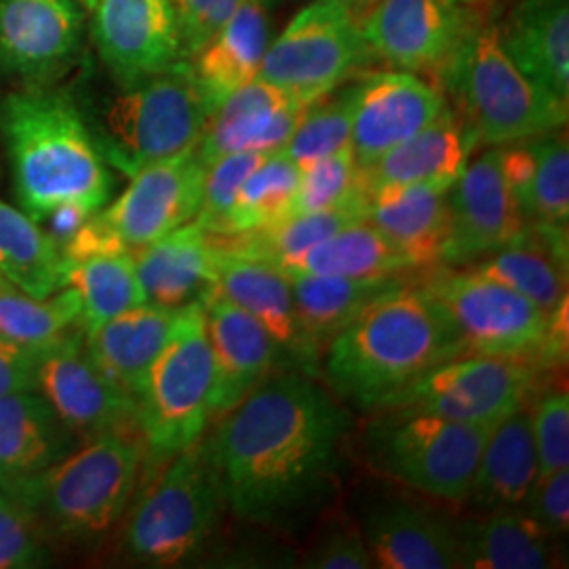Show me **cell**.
<instances>
[{
	"label": "cell",
	"instance_id": "36",
	"mask_svg": "<svg viewBox=\"0 0 569 569\" xmlns=\"http://www.w3.org/2000/svg\"><path fill=\"white\" fill-rule=\"evenodd\" d=\"M416 268L406 253L378 230L366 218L345 226L323 243L315 244L305 256L284 272L352 277V279H378V277H403Z\"/></svg>",
	"mask_w": 569,
	"mask_h": 569
},
{
	"label": "cell",
	"instance_id": "13",
	"mask_svg": "<svg viewBox=\"0 0 569 569\" xmlns=\"http://www.w3.org/2000/svg\"><path fill=\"white\" fill-rule=\"evenodd\" d=\"M34 390L81 441L138 428L136 399L93 363L84 346V327L34 348Z\"/></svg>",
	"mask_w": 569,
	"mask_h": 569
},
{
	"label": "cell",
	"instance_id": "24",
	"mask_svg": "<svg viewBox=\"0 0 569 569\" xmlns=\"http://www.w3.org/2000/svg\"><path fill=\"white\" fill-rule=\"evenodd\" d=\"M448 190L432 183H388L366 194L363 216L397 244L413 268L443 264L448 256Z\"/></svg>",
	"mask_w": 569,
	"mask_h": 569
},
{
	"label": "cell",
	"instance_id": "21",
	"mask_svg": "<svg viewBox=\"0 0 569 569\" xmlns=\"http://www.w3.org/2000/svg\"><path fill=\"white\" fill-rule=\"evenodd\" d=\"M308 106L274 84L253 79L207 117L197 154L204 167L234 152L274 154L289 142Z\"/></svg>",
	"mask_w": 569,
	"mask_h": 569
},
{
	"label": "cell",
	"instance_id": "15",
	"mask_svg": "<svg viewBox=\"0 0 569 569\" xmlns=\"http://www.w3.org/2000/svg\"><path fill=\"white\" fill-rule=\"evenodd\" d=\"M204 169L197 148L148 164L129 178L114 203L98 213L127 247L152 243L194 220L203 197Z\"/></svg>",
	"mask_w": 569,
	"mask_h": 569
},
{
	"label": "cell",
	"instance_id": "6",
	"mask_svg": "<svg viewBox=\"0 0 569 569\" xmlns=\"http://www.w3.org/2000/svg\"><path fill=\"white\" fill-rule=\"evenodd\" d=\"M121 87L87 122L108 167L131 178L197 148L209 110L188 61Z\"/></svg>",
	"mask_w": 569,
	"mask_h": 569
},
{
	"label": "cell",
	"instance_id": "49",
	"mask_svg": "<svg viewBox=\"0 0 569 569\" xmlns=\"http://www.w3.org/2000/svg\"><path fill=\"white\" fill-rule=\"evenodd\" d=\"M528 515L550 536H561L569 528V470L561 468L536 479L528 502Z\"/></svg>",
	"mask_w": 569,
	"mask_h": 569
},
{
	"label": "cell",
	"instance_id": "48",
	"mask_svg": "<svg viewBox=\"0 0 569 569\" xmlns=\"http://www.w3.org/2000/svg\"><path fill=\"white\" fill-rule=\"evenodd\" d=\"M302 566L310 569L373 568L361 529L345 523L323 531L312 549L306 552Z\"/></svg>",
	"mask_w": 569,
	"mask_h": 569
},
{
	"label": "cell",
	"instance_id": "2",
	"mask_svg": "<svg viewBox=\"0 0 569 569\" xmlns=\"http://www.w3.org/2000/svg\"><path fill=\"white\" fill-rule=\"evenodd\" d=\"M321 357L336 397L373 409L462 348L427 289L403 283L361 310Z\"/></svg>",
	"mask_w": 569,
	"mask_h": 569
},
{
	"label": "cell",
	"instance_id": "37",
	"mask_svg": "<svg viewBox=\"0 0 569 569\" xmlns=\"http://www.w3.org/2000/svg\"><path fill=\"white\" fill-rule=\"evenodd\" d=\"M361 218H366L363 204H346L317 213L289 216L274 224L247 230L232 237L211 234V239L232 253L277 266L284 272L287 268L296 264L308 249L323 243L331 234Z\"/></svg>",
	"mask_w": 569,
	"mask_h": 569
},
{
	"label": "cell",
	"instance_id": "25",
	"mask_svg": "<svg viewBox=\"0 0 569 569\" xmlns=\"http://www.w3.org/2000/svg\"><path fill=\"white\" fill-rule=\"evenodd\" d=\"M479 143L449 106L406 142L390 148L373 163L359 167V190L388 183H432L449 188L465 171Z\"/></svg>",
	"mask_w": 569,
	"mask_h": 569
},
{
	"label": "cell",
	"instance_id": "50",
	"mask_svg": "<svg viewBox=\"0 0 569 569\" xmlns=\"http://www.w3.org/2000/svg\"><path fill=\"white\" fill-rule=\"evenodd\" d=\"M34 388V350L0 333V397Z\"/></svg>",
	"mask_w": 569,
	"mask_h": 569
},
{
	"label": "cell",
	"instance_id": "39",
	"mask_svg": "<svg viewBox=\"0 0 569 569\" xmlns=\"http://www.w3.org/2000/svg\"><path fill=\"white\" fill-rule=\"evenodd\" d=\"M0 277L34 298H47L61 289L60 247L23 209L2 201Z\"/></svg>",
	"mask_w": 569,
	"mask_h": 569
},
{
	"label": "cell",
	"instance_id": "14",
	"mask_svg": "<svg viewBox=\"0 0 569 569\" xmlns=\"http://www.w3.org/2000/svg\"><path fill=\"white\" fill-rule=\"evenodd\" d=\"M467 21L456 0H366L361 32L392 70L437 77Z\"/></svg>",
	"mask_w": 569,
	"mask_h": 569
},
{
	"label": "cell",
	"instance_id": "8",
	"mask_svg": "<svg viewBox=\"0 0 569 569\" xmlns=\"http://www.w3.org/2000/svg\"><path fill=\"white\" fill-rule=\"evenodd\" d=\"M224 509L218 477L203 441L164 462L163 472L136 505L124 531L129 555L150 568L194 559Z\"/></svg>",
	"mask_w": 569,
	"mask_h": 569
},
{
	"label": "cell",
	"instance_id": "43",
	"mask_svg": "<svg viewBox=\"0 0 569 569\" xmlns=\"http://www.w3.org/2000/svg\"><path fill=\"white\" fill-rule=\"evenodd\" d=\"M363 203L366 197L359 190V163L352 146H346L326 159L300 169V182L289 207V216Z\"/></svg>",
	"mask_w": 569,
	"mask_h": 569
},
{
	"label": "cell",
	"instance_id": "41",
	"mask_svg": "<svg viewBox=\"0 0 569 569\" xmlns=\"http://www.w3.org/2000/svg\"><path fill=\"white\" fill-rule=\"evenodd\" d=\"M298 182V164L291 163L281 152L266 157L241 186L228 218L224 237L284 220L289 216Z\"/></svg>",
	"mask_w": 569,
	"mask_h": 569
},
{
	"label": "cell",
	"instance_id": "27",
	"mask_svg": "<svg viewBox=\"0 0 569 569\" xmlns=\"http://www.w3.org/2000/svg\"><path fill=\"white\" fill-rule=\"evenodd\" d=\"M496 26L515 66L569 103V0H517Z\"/></svg>",
	"mask_w": 569,
	"mask_h": 569
},
{
	"label": "cell",
	"instance_id": "5",
	"mask_svg": "<svg viewBox=\"0 0 569 569\" xmlns=\"http://www.w3.org/2000/svg\"><path fill=\"white\" fill-rule=\"evenodd\" d=\"M143 443L133 432L87 439L39 475L2 486L30 519L61 538L103 536L121 519L142 467Z\"/></svg>",
	"mask_w": 569,
	"mask_h": 569
},
{
	"label": "cell",
	"instance_id": "17",
	"mask_svg": "<svg viewBox=\"0 0 569 569\" xmlns=\"http://www.w3.org/2000/svg\"><path fill=\"white\" fill-rule=\"evenodd\" d=\"M91 11L93 42L121 84L183 63L171 0H96Z\"/></svg>",
	"mask_w": 569,
	"mask_h": 569
},
{
	"label": "cell",
	"instance_id": "51",
	"mask_svg": "<svg viewBox=\"0 0 569 569\" xmlns=\"http://www.w3.org/2000/svg\"><path fill=\"white\" fill-rule=\"evenodd\" d=\"M96 211L87 209L79 203H60L56 204L44 218L41 220V226L44 228V232L51 237V241L63 247L68 243L77 230L81 228Z\"/></svg>",
	"mask_w": 569,
	"mask_h": 569
},
{
	"label": "cell",
	"instance_id": "35",
	"mask_svg": "<svg viewBox=\"0 0 569 569\" xmlns=\"http://www.w3.org/2000/svg\"><path fill=\"white\" fill-rule=\"evenodd\" d=\"M460 568H552L555 536L540 528L528 512L496 510L456 526Z\"/></svg>",
	"mask_w": 569,
	"mask_h": 569
},
{
	"label": "cell",
	"instance_id": "34",
	"mask_svg": "<svg viewBox=\"0 0 569 569\" xmlns=\"http://www.w3.org/2000/svg\"><path fill=\"white\" fill-rule=\"evenodd\" d=\"M568 230L528 228V232L475 266L477 272L552 312L568 300Z\"/></svg>",
	"mask_w": 569,
	"mask_h": 569
},
{
	"label": "cell",
	"instance_id": "19",
	"mask_svg": "<svg viewBox=\"0 0 569 569\" xmlns=\"http://www.w3.org/2000/svg\"><path fill=\"white\" fill-rule=\"evenodd\" d=\"M82 9L79 0H0V70L41 81L79 51Z\"/></svg>",
	"mask_w": 569,
	"mask_h": 569
},
{
	"label": "cell",
	"instance_id": "32",
	"mask_svg": "<svg viewBox=\"0 0 569 569\" xmlns=\"http://www.w3.org/2000/svg\"><path fill=\"white\" fill-rule=\"evenodd\" d=\"M538 479V456L528 406H521L489 432L467 500L477 509H523Z\"/></svg>",
	"mask_w": 569,
	"mask_h": 569
},
{
	"label": "cell",
	"instance_id": "45",
	"mask_svg": "<svg viewBox=\"0 0 569 569\" xmlns=\"http://www.w3.org/2000/svg\"><path fill=\"white\" fill-rule=\"evenodd\" d=\"M531 435L538 456V477L569 468V395L549 390L529 407Z\"/></svg>",
	"mask_w": 569,
	"mask_h": 569
},
{
	"label": "cell",
	"instance_id": "38",
	"mask_svg": "<svg viewBox=\"0 0 569 569\" xmlns=\"http://www.w3.org/2000/svg\"><path fill=\"white\" fill-rule=\"evenodd\" d=\"M61 287L79 296L84 329L102 326L124 310L146 305L133 249L61 262Z\"/></svg>",
	"mask_w": 569,
	"mask_h": 569
},
{
	"label": "cell",
	"instance_id": "23",
	"mask_svg": "<svg viewBox=\"0 0 569 569\" xmlns=\"http://www.w3.org/2000/svg\"><path fill=\"white\" fill-rule=\"evenodd\" d=\"M211 244L216 274L213 287L264 327L270 338L281 348V352L305 367L306 371L315 369L317 363L306 350L296 317L291 284L283 270L232 253L213 239Z\"/></svg>",
	"mask_w": 569,
	"mask_h": 569
},
{
	"label": "cell",
	"instance_id": "31",
	"mask_svg": "<svg viewBox=\"0 0 569 569\" xmlns=\"http://www.w3.org/2000/svg\"><path fill=\"white\" fill-rule=\"evenodd\" d=\"M178 310L140 305L84 329V346L103 376L138 399L143 380L159 357Z\"/></svg>",
	"mask_w": 569,
	"mask_h": 569
},
{
	"label": "cell",
	"instance_id": "44",
	"mask_svg": "<svg viewBox=\"0 0 569 569\" xmlns=\"http://www.w3.org/2000/svg\"><path fill=\"white\" fill-rule=\"evenodd\" d=\"M266 157L262 152H234L220 157L204 169L203 197L194 222L207 234L224 237L228 218L234 199L249 173L260 167Z\"/></svg>",
	"mask_w": 569,
	"mask_h": 569
},
{
	"label": "cell",
	"instance_id": "18",
	"mask_svg": "<svg viewBox=\"0 0 569 569\" xmlns=\"http://www.w3.org/2000/svg\"><path fill=\"white\" fill-rule=\"evenodd\" d=\"M446 93L403 70L376 72L357 84L350 146L359 167L416 136L448 108Z\"/></svg>",
	"mask_w": 569,
	"mask_h": 569
},
{
	"label": "cell",
	"instance_id": "16",
	"mask_svg": "<svg viewBox=\"0 0 569 569\" xmlns=\"http://www.w3.org/2000/svg\"><path fill=\"white\" fill-rule=\"evenodd\" d=\"M448 209L449 264H472L528 232V222L502 173L500 146L468 161L460 178L449 186Z\"/></svg>",
	"mask_w": 569,
	"mask_h": 569
},
{
	"label": "cell",
	"instance_id": "22",
	"mask_svg": "<svg viewBox=\"0 0 569 569\" xmlns=\"http://www.w3.org/2000/svg\"><path fill=\"white\" fill-rule=\"evenodd\" d=\"M361 533L376 568H460L453 526L413 502L385 500L373 505L367 510Z\"/></svg>",
	"mask_w": 569,
	"mask_h": 569
},
{
	"label": "cell",
	"instance_id": "12",
	"mask_svg": "<svg viewBox=\"0 0 569 569\" xmlns=\"http://www.w3.org/2000/svg\"><path fill=\"white\" fill-rule=\"evenodd\" d=\"M538 371L528 359L465 355L428 369L371 411L401 409L496 427L515 409L526 406Z\"/></svg>",
	"mask_w": 569,
	"mask_h": 569
},
{
	"label": "cell",
	"instance_id": "33",
	"mask_svg": "<svg viewBox=\"0 0 569 569\" xmlns=\"http://www.w3.org/2000/svg\"><path fill=\"white\" fill-rule=\"evenodd\" d=\"M296 306V317L306 350L317 363L326 346L345 329L361 310L380 296L406 283L403 277L352 279L329 274L284 272Z\"/></svg>",
	"mask_w": 569,
	"mask_h": 569
},
{
	"label": "cell",
	"instance_id": "47",
	"mask_svg": "<svg viewBox=\"0 0 569 569\" xmlns=\"http://www.w3.org/2000/svg\"><path fill=\"white\" fill-rule=\"evenodd\" d=\"M182 37L183 61H190L232 18L241 0H171Z\"/></svg>",
	"mask_w": 569,
	"mask_h": 569
},
{
	"label": "cell",
	"instance_id": "3",
	"mask_svg": "<svg viewBox=\"0 0 569 569\" xmlns=\"http://www.w3.org/2000/svg\"><path fill=\"white\" fill-rule=\"evenodd\" d=\"M13 186L21 209L41 224L60 203L100 211L112 194L103 161L77 103L44 89H26L0 103Z\"/></svg>",
	"mask_w": 569,
	"mask_h": 569
},
{
	"label": "cell",
	"instance_id": "26",
	"mask_svg": "<svg viewBox=\"0 0 569 569\" xmlns=\"http://www.w3.org/2000/svg\"><path fill=\"white\" fill-rule=\"evenodd\" d=\"M500 163L528 226L568 230L569 146L561 129L500 146Z\"/></svg>",
	"mask_w": 569,
	"mask_h": 569
},
{
	"label": "cell",
	"instance_id": "46",
	"mask_svg": "<svg viewBox=\"0 0 569 569\" xmlns=\"http://www.w3.org/2000/svg\"><path fill=\"white\" fill-rule=\"evenodd\" d=\"M44 561L39 526L0 489V569H23Z\"/></svg>",
	"mask_w": 569,
	"mask_h": 569
},
{
	"label": "cell",
	"instance_id": "9",
	"mask_svg": "<svg viewBox=\"0 0 569 569\" xmlns=\"http://www.w3.org/2000/svg\"><path fill=\"white\" fill-rule=\"evenodd\" d=\"M491 430L430 413L380 409L367 430V460L428 498L462 502Z\"/></svg>",
	"mask_w": 569,
	"mask_h": 569
},
{
	"label": "cell",
	"instance_id": "40",
	"mask_svg": "<svg viewBox=\"0 0 569 569\" xmlns=\"http://www.w3.org/2000/svg\"><path fill=\"white\" fill-rule=\"evenodd\" d=\"M82 327L79 296L61 287L47 298H34L13 284L0 287V333L28 348H41Z\"/></svg>",
	"mask_w": 569,
	"mask_h": 569
},
{
	"label": "cell",
	"instance_id": "11",
	"mask_svg": "<svg viewBox=\"0 0 569 569\" xmlns=\"http://www.w3.org/2000/svg\"><path fill=\"white\" fill-rule=\"evenodd\" d=\"M422 287L446 315L462 357H512L528 359L538 367L549 333L550 312L475 268L437 272Z\"/></svg>",
	"mask_w": 569,
	"mask_h": 569
},
{
	"label": "cell",
	"instance_id": "28",
	"mask_svg": "<svg viewBox=\"0 0 569 569\" xmlns=\"http://www.w3.org/2000/svg\"><path fill=\"white\" fill-rule=\"evenodd\" d=\"M268 44V2L241 0L220 32L188 61L209 114L228 96L258 79Z\"/></svg>",
	"mask_w": 569,
	"mask_h": 569
},
{
	"label": "cell",
	"instance_id": "20",
	"mask_svg": "<svg viewBox=\"0 0 569 569\" xmlns=\"http://www.w3.org/2000/svg\"><path fill=\"white\" fill-rule=\"evenodd\" d=\"M201 305L213 357L211 418H220L264 382L281 348L264 327L216 287L204 293Z\"/></svg>",
	"mask_w": 569,
	"mask_h": 569
},
{
	"label": "cell",
	"instance_id": "10",
	"mask_svg": "<svg viewBox=\"0 0 569 569\" xmlns=\"http://www.w3.org/2000/svg\"><path fill=\"white\" fill-rule=\"evenodd\" d=\"M366 0H310L268 44L258 79L300 102L333 93L369 56L361 13Z\"/></svg>",
	"mask_w": 569,
	"mask_h": 569
},
{
	"label": "cell",
	"instance_id": "53",
	"mask_svg": "<svg viewBox=\"0 0 569 569\" xmlns=\"http://www.w3.org/2000/svg\"><path fill=\"white\" fill-rule=\"evenodd\" d=\"M82 4H84V7H87V9H91V7H93V2H96V0H81Z\"/></svg>",
	"mask_w": 569,
	"mask_h": 569
},
{
	"label": "cell",
	"instance_id": "1",
	"mask_svg": "<svg viewBox=\"0 0 569 569\" xmlns=\"http://www.w3.org/2000/svg\"><path fill=\"white\" fill-rule=\"evenodd\" d=\"M348 432V411L308 373L268 376L204 441L226 509L249 526L291 529L333 488Z\"/></svg>",
	"mask_w": 569,
	"mask_h": 569
},
{
	"label": "cell",
	"instance_id": "7",
	"mask_svg": "<svg viewBox=\"0 0 569 569\" xmlns=\"http://www.w3.org/2000/svg\"><path fill=\"white\" fill-rule=\"evenodd\" d=\"M211 390L213 357L199 300L178 310L136 399L138 432L148 460L164 465L201 441L211 420Z\"/></svg>",
	"mask_w": 569,
	"mask_h": 569
},
{
	"label": "cell",
	"instance_id": "4",
	"mask_svg": "<svg viewBox=\"0 0 569 569\" xmlns=\"http://www.w3.org/2000/svg\"><path fill=\"white\" fill-rule=\"evenodd\" d=\"M437 79L479 146L528 140L563 129L568 122V102L538 87L515 66L496 23L468 18Z\"/></svg>",
	"mask_w": 569,
	"mask_h": 569
},
{
	"label": "cell",
	"instance_id": "52",
	"mask_svg": "<svg viewBox=\"0 0 569 569\" xmlns=\"http://www.w3.org/2000/svg\"><path fill=\"white\" fill-rule=\"evenodd\" d=\"M458 4H462V7H479V4H483V2H489V0H456Z\"/></svg>",
	"mask_w": 569,
	"mask_h": 569
},
{
	"label": "cell",
	"instance_id": "42",
	"mask_svg": "<svg viewBox=\"0 0 569 569\" xmlns=\"http://www.w3.org/2000/svg\"><path fill=\"white\" fill-rule=\"evenodd\" d=\"M355 91L357 84L310 103L293 136L279 152L302 169L350 146Z\"/></svg>",
	"mask_w": 569,
	"mask_h": 569
},
{
	"label": "cell",
	"instance_id": "55",
	"mask_svg": "<svg viewBox=\"0 0 569 569\" xmlns=\"http://www.w3.org/2000/svg\"><path fill=\"white\" fill-rule=\"evenodd\" d=\"M4 284H9V283H7V281H4V279H2V277H0V287H4Z\"/></svg>",
	"mask_w": 569,
	"mask_h": 569
},
{
	"label": "cell",
	"instance_id": "54",
	"mask_svg": "<svg viewBox=\"0 0 569 569\" xmlns=\"http://www.w3.org/2000/svg\"><path fill=\"white\" fill-rule=\"evenodd\" d=\"M266 2H268V7H270L272 2H283V0H266Z\"/></svg>",
	"mask_w": 569,
	"mask_h": 569
},
{
	"label": "cell",
	"instance_id": "29",
	"mask_svg": "<svg viewBox=\"0 0 569 569\" xmlns=\"http://www.w3.org/2000/svg\"><path fill=\"white\" fill-rule=\"evenodd\" d=\"M133 260L146 305L180 310L199 302L216 284L213 244L194 220L133 249Z\"/></svg>",
	"mask_w": 569,
	"mask_h": 569
},
{
	"label": "cell",
	"instance_id": "30",
	"mask_svg": "<svg viewBox=\"0 0 569 569\" xmlns=\"http://www.w3.org/2000/svg\"><path fill=\"white\" fill-rule=\"evenodd\" d=\"M79 441L34 388L0 397V488L39 475Z\"/></svg>",
	"mask_w": 569,
	"mask_h": 569
}]
</instances>
